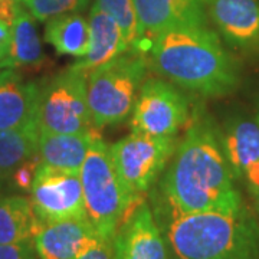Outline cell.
I'll use <instances>...</instances> for the list:
<instances>
[{
    "instance_id": "7c38bea8",
    "label": "cell",
    "mask_w": 259,
    "mask_h": 259,
    "mask_svg": "<svg viewBox=\"0 0 259 259\" xmlns=\"http://www.w3.org/2000/svg\"><path fill=\"white\" fill-rule=\"evenodd\" d=\"M207 15L229 47L259 56V0H209Z\"/></svg>"
},
{
    "instance_id": "f546056e",
    "label": "cell",
    "mask_w": 259,
    "mask_h": 259,
    "mask_svg": "<svg viewBox=\"0 0 259 259\" xmlns=\"http://www.w3.org/2000/svg\"><path fill=\"white\" fill-rule=\"evenodd\" d=\"M253 196H255V202H256V209H258V213H259V192H256V193H253Z\"/></svg>"
},
{
    "instance_id": "277c9868",
    "label": "cell",
    "mask_w": 259,
    "mask_h": 259,
    "mask_svg": "<svg viewBox=\"0 0 259 259\" xmlns=\"http://www.w3.org/2000/svg\"><path fill=\"white\" fill-rule=\"evenodd\" d=\"M87 216L98 235L114 241L127 213L141 202L122 185L114 166L111 147L98 133L79 170Z\"/></svg>"
},
{
    "instance_id": "52a82bcc",
    "label": "cell",
    "mask_w": 259,
    "mask_h": 259,
    "mask_svg": "<svg viewBox=\"0 0 259 259\" xmlns=\"http://www.w3.org/2000/svg\"><path fill=\"white\" fill-rule=\"evenodd\" d=\"M177 137L131 133L111 147L114 166L130 193L141 197L157 183L177 147Z\"/></svg>"
},
{
    "instance_id": "3957f363",
    "label": "cell",
    "mask_w": 259,
    "mask_h": 259,
    "mask_svg": "<svg viewBox=\"0 0 259 259\" xmlns=\"http://www.w3.org/2000/svg\"><path fill=\"white\" fill-rule=\"evenodd\" d=\"M163 225L171 259H259V225L246 207L192 213Z\"/></svg>"
},
{
    "instance_id": "4fadbf2b",
    "label": "cell",
    "mask_w": 259,
    "mask_h": 259,
    "mask_svg": "<svg viewBox=\"0 0 259 259\" xmlns=\"http://www.w3.org/2000/svg\"><path fill=\"white\" fill-rule=\"evenodd\" d=\"M101 239L88 218L44 223L33 238L39 259H76Z\"/></svg>"
},
{
    "instance_id": "ba28073f",
    "label": "cell",
    "mask_w": 259,
    "mask_h": 259,
    "mask_svg": "<svg viewBox=\"0 0 259 259\" xmlns=\"http://www.w3.org/2000/svg\"><path fill=\"white\" fill-rule=\"evenodd\" d=\"M190 120V102L177 85L163 78L143 81L130 115L131 133L175 137Z\"/></svg>"
},
{
    "instance_id": "9c48e42d",
    "label": "cell",
    "mask_w": 259,
    "mask_h": 259,
    "mask_svg": "<svg viewBox=\"0 0 259 259\" xmlns=\"http://www.w3.org/2000/svg\"><path fill=\"white\" fill-rule=\"evenodd\" d=\"M29 193L33 210L42 225L88 218L79 171L40 163Z\"/></svg>"
},
{
    "instance_id": "603a6c76",
    "label": "cell",
    "mask_w": 259,
    "mask_h": 259,
    "mask_svg": "<svg viewBox=\"0 0 259 259\" xmlns=\"http://www.w3.org/2000/svg\"><path fill=\"white\" fill-rule=\"evenodd\" d=\"M22 2L36 20L48 22L49 19L56 18L59 15L82 10L90 0H22Z\"/></svg>"
},
{
    "instance_id": "8992f818",
    "label": "cell",
    "mask_w": 259,
    "mask_h": 259,
    "mask_svg": "<svg viewBox=\"0 0 259 259\" xmlns=\"http://www.w3.org/2000/svg\"><path fill=\"white\" fill-rule=\"evenodd\" d=\"M37 122L40 131L82 134L93 130V114L88 104L87 74L69 66L45 83H40Z\"/></svg>"
},
{
    "instance_id": "f1b7e54d",
    "label": "cell",
    "mask_w": 259,
    "mask_h": 259,
    "mask_svg": "<svg viewBox=\"0 0 259 259\" xmlns=\"http://www.w3.org/2000/svg\"><path fill=\"white\" fill-rule=\"evenodd\" d=\"M9 183H10L9 179L0 176V197H3V196H5V193H6V189H8Z\"/></svg>"
},
{
    "instance_id": "30bf717a",
    "label": "cell",
    "mask_w": 259,
    "mask_h": 259,
    "mask_svg": "<svg viewBox=\"0 0 259 259\" xmlns=\"http://www.w3.org/2000/svg\"><path fill=\"white\" fill-rule=\"evenodd\" d=\"M139 20V44L134 51L147 55L153 40L164 30L207 25L209 0H133Z\"/></svg>"
},
{
    "instance_id": "5b68a950",
    "label": "cell",
    "mask_w": 259,
    "mask_h": 259,
    "mask_svg": "<svg viewBox=\"0 0 259 259\" xmlns=\"http://www.w3.org/2000/svg\"><path fill=\"white\" fill-rule=\"evenodd\" d=\"M147 68L146 54L130 49L87 72L88 104L97 128L118 125L128 118Z\"/></svg>"
},
{
    "instance_id": "ac0fdd59",
    "label": "cell",
    "mask_w": 259,
    "mask_h": 259,
    "mask_svg": "<svg viewBox=\"0 0 259 259\" xmlns=\"http://www.w3.org/2000/svg\"><path fill=\"white\" fill-rule=\"evenodd\" d=\"M40 226L30 199L19 194L0 197V245L33 241Z\"/></svg>"
},
{
    "instance_id": "7402d4cb",
    "label": "cell",
    "mask_w": 259,
    "mask_h": 259,
    "mask_svg": "<svg viewBox=\"0 0 259 259\" xmlns=\"http://www.w3.org/2000/svg\"><path fill=\"white\" fill-rule=\"evenodd\" d=\"M95 5L107 12L120 26L130 49H136L139 44V20L133 0H95Z\"/></svg>"
},
{
    "instance_id": "44dd1931",
    "label": "cell",
    "mask_w": 259,
    "mask_h": 259,
    "mask_svg": "<svg viewBox=\"0 0 259 259\" xmlns=\"http://www.w3.org/2000/svg\"><path fill=\"white\" fill-rule=\"evenodd\" d=\"M39 128L0 130V176L9 179L20 164L39 156Z\"/></svg>"
},
{
    "instance_id": "6da1fadb",
    "label": "cell",
    "mask_w": 259,
    "mask_h": 259,
    "mask_svg": "<svg viewBox=\"0 0 259 259\" xmlns=\"http://www.w3.org/2000/svg\"><path fill=\"white\" fill-rule=\"evenodd\" d=\"M161 222L192 213H239L245 209L223 153L221 133L204 114L192 118L154 197Z\"/></svg>"
},
{
    "instance_id": "d6986e66",
    "label": "cell",
    "mask_w": 259,
    "mask_h": 259,
    "mask_svg": "<svg viewBox=\"0 0 259 259\" xmlns=\"http://www.w3.org/2000/svg\"><path fill=\"white\" fill-rule=\"evenodd\" d=\"M45 40L61 55L83 58L90 47V23L79 13H65L48 20Z\"/></svg>"
},
{
    "instance_id": "ffe728a7",
    "label": "cell",
    "mask_w": 259,
    "mask_h": 259,
    "mask_svg": "<svg viewBox=\"0 0 259 259\" xmlns=\"http://www.w3.org/2000/svg\"><path fill=\"white\" fill-rule=\"evenodd\" d=\"M10 49L8 55V66H36L44 62L42 44L37 35L36 23L32 13L22 5L18 8L16 16L10 26Z\"/></svg>"
},
{
    "instance_id": "5bb4252c",
    "label": "cell",
    "mask_w": 259,
    "mask_h": 259,
    "mask_svg": "<svg viewBox=\"0 0 259 259\" xmlns=\"http://www.w3.org/2000/svg\"><path fill=\"white\" fill-rule=\"evenodd\" d=\"M40 83L25 81L13 68L0 69V130L39 128Z\"/></svg>"
},
{
    "instance_id": "e0dca14e",
    "label": "cell",
    "mask_w": 259,
    "mask_h": 259,
    "mask_svg": "<svg viewBox=\"0 0 259 259\" xmlns=\"http://www.w3.org/2000/svg\"><path fill=\"white\" fill-rule=\"evenodd\" d=\"M98 130L82 134H59V133H39V157L49 166L79 171L94 137Z\"/></svg>"
},
{
    "instance_id": "4316f807",
    "label": "cell",
    "mask_w": 259,
    "mask_h": 259,
    "mask_svg": "<svg viewBox=\"0 0 259 259\" xmlns=\"http://www.w3.org/2000/svg\"><path fill=\"white\" fill-rule=\"evenodd\" d=\"M22 0H0V20L12 26Z\"/></svg>"
},
{
    "instance_id": "83f0119b",
    "label": "cell",
    "mask_w": 259,
    "mask_h": 259,
    "mask_svg": "<svg viewBox=\"0 0 259 259\" xmlns=\"http://www.w3.org/2000/svg\"><path fill=\"white\" fill-rule=\"evenodd\" d=\"M10 39H12L10 26H8L5 22L0 20V49L6 51L8 54H9L10 49Z\"/></svg>"
},
{
    "instance_id": "2e32d148",
    "label": "cell",
    "mask_w": 259,
    "mask_h": 259,
    "mask_svg": "<svg viewBox=\"0 0 259 259\" xmlns=\"http://www.w3.org/2000/svg\"><path fill=\"white\" fill-rule=\"evenodd\" d=\"M90 47L83 58L72 66L82 72H90L91 69L107 64L117 56L130 51L117 22L94 3L90 13Z\"/></svg>"
},
{
    "instance_id": "d4e9b609",
    "label": "cell",
    "mask_w": 259,
    "mask_h": 259,
    "mask_svg": "<svg viewBox=\"0 0 259 259\" xmlns=\"http://www.w3.org/2000/svg\"><path fill=\"white\" fill-rule=\"evenodd\" d=\"M33 241L0 245V259H36Z\"/></svg>"
},
{
    "instance_id": "7a4b0ae2",
    "label": "cell",
    "mask_w": 259,
    "mask_h": 259,
    "mask_svg": "<svg viewBox=\"0 0 259 259\" xmlns=\"http://www.w3.org/2000/svg\"><path fill=\"white\" fill-rule=\"evenodd\" d=\"M147 54L154 72L197 95L225 97L239 85L238 65L207 25L167 29L153 40Z\"/></svg>"
},
{
    "instance_id": "8fae6325",
    "label": "cell",
    "mask_w": 259,
    "mask_h": 259,
    "mask_svg": "<svg viewBox=\"0 0 259 259\" xmlns=\"http://www.w3.org/2000/svg\"><path fill=\"white\" fill-rule=\"evenodd\" d=\"M112 245L115 259H171L164 233L144 200L127 213Z\"/></svg>"
},
{
    "instance_id": "4dcf8cb0",
    "label": "cell",
    "mask_w": 259,
    "mask_h": 259,
    "mask_svg": "<svg viewBox=\"0 0 259 259\" xmlns=\"http://www.w3.org/2000/svg\"><path fill=\"white\" fill-rule=\"evenodd\" d=\"M256 122L259 124V107H258V115H256Z\"/></svg>"
},
{
    "instance_id": "9a60e30c",
    "label": "cell",
    "mask_w": 259,
    "mask_h": 259,
    "mask_svg": "<svg viewBox=\"0 0 259 259\" xmlns=\"http://www.w3.org/2000/svg\"><path fill=\"white\" fill-rule=\"evenodd\" d=\"M222 148L235 179H243L250 193L259 192V124L246 118L231 121L221 134Z\"/></svg>"
},
{
    "instance_id": "cb8c5ba5",
    "label": "cell",
    "mask_w": 259,
    "mask_h": 259,
    "mask_svg": "<svg viewBox=\"0 0 259 259\" xmlns=\"http://www.w3.org/2000/svg\"><path fill=\"white\" fill-rule=\"evenodd\" d=\"M40 163H42L40 157L37 156V157L30 158L28 161H25L23 164H20L10 177V185H13L19 190L30 192L35 176H36L37 167Z\"/></svg>"
},
{
    "instance_id": "484cf974",
    "label": "cell",
    "mask_w": 259,
    "mask_h": 259,
    "mask_svg": "<svg viewBox=\"0 0 259 259\" xmlns=\"http://www.w3.org/2000/svg\"><path fill=\"white\" fill-rule=\"evenodd\" d=\"M76 259H115L112 241L101 238L95 245L81 253Z\"/></svg>"
}]
</instances>
